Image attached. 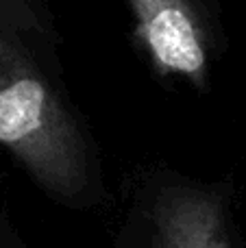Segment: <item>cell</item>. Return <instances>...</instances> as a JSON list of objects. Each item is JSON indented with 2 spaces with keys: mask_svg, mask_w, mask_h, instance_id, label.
I'll use <instances>...</instances> for the list:
<instances>
[{
  "mask_svg": "<svg viewBox=\"0 0 246 248\" xmlns=\"http://www.w3.org/2000/svg\"><path fill=\"white\" fill-rule=\"evenodd\" d=\"M0 146L55 196L74 198L85 187L87 153L77 122L20 35L2 24Z\"/></svg>",
  "mask_w": 246,
  "mask_h": 248,
  "instance_id": "6da1fadb",
  "label": "cell"
},
{
  "mask_svg": "<svg viewBox=\"0 0 246 248\" xmlns=\"http://www.w3.org/2000/svg\"><path fill=\"white\" fill-rule=\"evenodd\" d=\"M133 35L159 77L185 78L196 90L209 81L212 29L199 0H126Z\"/></svg>",
  "mask_w": 246,
  "mask_h": 248,
  "instance_id": "7a4b0ae2",
  "label": "cell"
},
{
  "mask_svg": "<svg viewBox=\"0 0 246 248\" xmlns=\"http://www.w3.org/2000/svg\"><path fill=\"white\" fill-rule=\"evenodd\" d=\"M157 248H231L225 205L216 194L170 187L153 205Z\"/></svg>",
  "mask_w": 246,
  "mask_h": 248,
  "instance_id": "3957f363",
  "label": "cell"
},
{
  "mask_svg": "<svg viewBox=\"0 0 246 248\" xmlns=\"http://www.w3.org/2000/svg\"><path fill=\"white\" fill-rule=\"evenodd\" d=\"M0 24L20 35L39 29V17L29 0H0Z\"/></svg>",
  "mask_w": 246,
  "mask_h": 248,
  "instance_id": "277c9868",
  "label": "cell"
}]
</instances>
